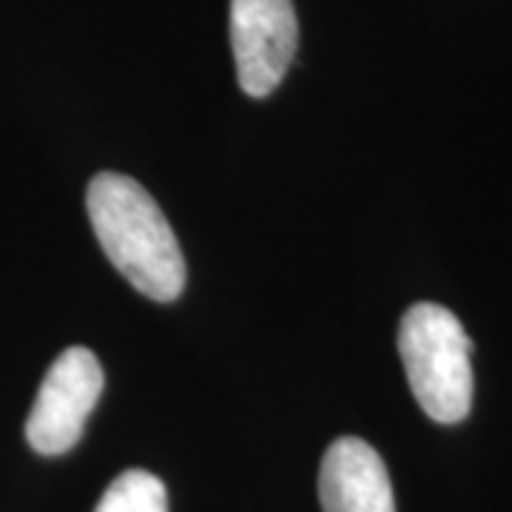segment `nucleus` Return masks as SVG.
Wrapping results in <instances>:
<instances>
[{"label": "nucleus", "mask_w": 512, "mask_h": 512, "mask_svg": "<svg viewBox=\"0 0 512 512\" xmlns=\"http://www.w3.org/2000/svg\"><path fill=\"white\" fill-rule=\"evenodd\" d=\"M322 512H396L382 456L356 436L330 444L319 467Z\"/></svg>", "instance_id": "5"}, {"label": "nucleus", "mask_w": 512, "mask_h": 512, "mask_svg": "<svg viewBox=\"0 0 512 512\" xmlns=\"http://www.w3.org/2000/svg\"><path fill=\"white\" fill-rule=\"evenodd\" d=\"M470 336L453 311L419 302L402 316L399 356L421 410L439 424H458L473 407Z\"/></svg>", "instance_id": "2"}, {"label": "nucleus", "mask_w": 512, "mask_h": 512, "mask_svg": "<svg viewBox=\"0 0 512 512\" xmlns=\"http://www.w3.org/2000/svg\"><path fill=\"white\" fill-rule=\"evenodd\" d=\"M94 512H168V493L157 476L126 470L111 481Z\"/></svg>", "instance_id": "6"}, {"label": "nucleus", "mask_w": 512, "mask_h": 512, "mask_svg": "<svg viewBox=\"0 0 512 512\" xmlns=\"http://www.w3.org/2000/svg\"><path fill=\"white\" fill-rule=\"evenodd\" d=\"M103 367L89 348H69L46 370L32 413L26 441L40 456H63L83 439L86 421L103 396Z\"/></svg>", "instance_id": "3"}, {"label": "nucleus", "mask_w": 512, "mask_h": 512, "mask_svg": "<svg viewBox=\"0 0 512 512\" xmlns=\"http://www.w3.org/2000/svg\"><path fill=\"white\" fill-rule=\"evenodd\" d=\"M86 208L94 237L134 291L154 302H174L183 293L180 242L143 185L126 174L103 171L89 183Z\"/></svg>", "instance_id": "1"}, {"label": "nucleus", "mask_w": 512, "mask_h": 512, "mask_svg": "<svg viewBox=\"0 0 512 512\" xmlns=\"http://www.w3.org/2000/svg\"><path fill=\"white\" fill-rule=\"evenodd\" d=\"M299 46L293 0H231V49L242 92L268 97Z\"/></svg>", "instance_id": "4"}]
</instances>
